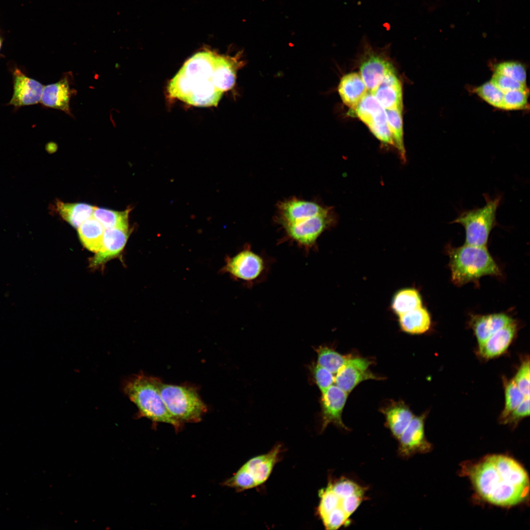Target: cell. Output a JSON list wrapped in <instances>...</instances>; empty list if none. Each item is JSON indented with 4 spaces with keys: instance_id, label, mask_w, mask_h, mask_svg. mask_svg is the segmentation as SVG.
Wrapping results in <instances>:
<instances>
[{
    "instance_id": "cell-1",
    "label": "cell",
    "mask_w": 530,
    "mask_h": 530,
    "mask_svg": "<svg viewBox=\"0 0 530 530\" xmlns=\"http://www.w3.org/2000/svg\"><path fill=\"white\" fill-rule=\"evenodd\" d=\"M241 63L236 57L210 51L198 52L169 81L168 94L194 106H216L224 92L234 86Z\"/></svg>"
},
{
    "instance_id": "cell-2",
    "label": "cell",
    "mask_w": 530,
    "mask_h": 530,
    "mask_svg": "<svg viewBox=\"0 0 530 530\" xmlns=\"http://www.w3.org/2000/svg\"><path fill=\"white\" fill-rule=\"evenodd\" d=\"M469 475L478 494L497 505H516L524 501L529 494L527 472L508 456H487L472 467Z\"/></svg>"
},
{
    "instance_id": "cell-3",
    "label": "cell",
    "mask_w": 530,
    "mask_h": 530,
    "mask_svg": "<svg viewBox=\"0 0 530 530\" xmlns=\"http://www.w3.org/2000/svg\"><path fill=\"white\" fill-rule=\"evenodd\" d=\"M367 489L344 477L328 479L318 491L319 503L317 514L327 530H337L349 526L351 516L364 502Z\"/></svg>"
},
{
    "instance_id": "cell-4",
    "label": "cell",
    "mask_w": 530,
    "mask_h": 530,
    "mask_svg": "<svg viewBox=\"0 0 530 530\" xmlns=\"http://www.w3.org/2000/svg\"><path fill=\"white\" fill-rule=\"evenodd\" d=\"M159 378L145 374L142 371L126 378L122 390L138 408L137 417H145L153 423L170 424L179 429L182 423L168 411L161 397Z\"/></svg>"
},
{
    "instance_id": "cell-5",
    "label": "cell",
    "mask_w": 530,
    "mask_h": 530,
    "mask_svg": "<svg viewBox=\"0 0 530 530\" xmlns=\"http://www.w3.org/2000/svg\"><path fill=\"white\" fill-rule=\"evenodd\" d=\"M451 280L457 286L484 275H499L500 269L486 246L465 244L449 250Z\"/></svg>"
},
{
    "instance_id": "cell-6",
    "label": "cell",
    "mask_w": 530,
    "mask_h": 530,
    "mask_svg": "<svg viewBox=\"0 0 530 530\" xmlns=\"http://www.w3.org/2000/svg\"><path fill=\"white\" fill-rule=\"evenodd\" d=\"M483 196L486 202L483 207L463 211L451 222L464 228L465 244L486 246L490 233L497 225L496 214L502 197L491 198L487 194Z\"/></svg>"
},
{
    "instance_id": "cell-7",
    "label": "cell",
    "mask_w": 530,
    "mask_h": 530,
    "mask_svg": "<svg viewBox=\"0 0 530 530\" xmlns=\"http://www.w3.org/2000/svg\"><path fill=\"white\" fill-rule=\"evenodd\" d=\"M159 391L168 411L182 424L199 422L207 411L196 388L191 385L167 384L161 381Z\"/></svg>"
},
{
    "instance_id": "cell-8",
    "label": "cell",
    "mask_w": 530,
    "mask_h": 530,
    "mask_svg": "<svg viewBox=\"0 0 530 530\" xmlns=\"http://www.w3.org/2000/svg\"><path fill=\"white\" fill-rule=\"evenodd\" d=\"M271 264L270 258L254 251L246 244L240 251L227 259L224 270L252 288L266 279Z\"/></svg>"
},
{
    "instance_id": "cell-9",
    "label": "cell",
    "mask_w": 530,
    "mask_h": 530,
    "mask_svg": "<svg viewBox=\"0 0 530 530\" xmlns=\"http://www.w3.org/2000/svg\"><path fill=\"white\" fill-rule=\"evenodd\" d=\"M330 209L327 212L283 227L284 239L295 243L306 253L317 249V240L334 224Z\"/></svg>"
},
{
    "instance_id": "cell-10",
    "label": "cell",
    "mask_w": 530,
    "mask_h": 530,
    "mask_svg": "<svg viewBox=\"0 0 530 530\" xmlns=\"http://www.w3.org/2000/svg\"><path fill=\"white\" fill-rule=\"evenodd\" d=\"M354 111L382 144L394 145L387 124L385 109L371 93H367Z\"/></svg>"
},
{
    "instance_id": "cell-11",
    "label": "cell",
    "mask_w": 530,
    "mask_h": 530,
    "mask_svg": "<svg viewBox=\"0 0 530 530\" xmlns=\"http://www.w3.org/2000/svg\"><path fill=\"white\" fill-rule=\"evenodd\" d=\"M372 361L368 358L351 354L335 374V385L349 394L364 381L384 379V377L375 374L370 370Z\"/></svg>"
},
{
    "instance_id": "cell-12",
    "label": "cell",
    "mask_w": 530,
    "mask_h": 530,
    "mask_svg": "<svg viewBox=\"0 0 530 530\" xmlns=\"http://www.w3.org/2000/svg\"><path fill=\"white\" fill-rule=\"evenodd\" d=\"M425 414L414 416L411 421L397 439L398 455L407 459L416 453H426L431 449V445L424 434Z\"/></svg>"
},
{
    "instance_id": "cell-13",
    "label": "cell",
    "mask_w": 530,
    "mask_h": 530,
    "mask_svg": "<svg viewBox=\"0 0 530 530\" xmlns=\"http://www.w3.org/2000/svg\"><path fill=\"white\" fill-rule=\"evenodd\" d=\"M348 395L336 385H331L321 393L320 398L321 432L331 424L341 429L349 430L342 420V413Z\"/></svg>"
},
{
    "instance_id": "cell-14",
    "label": "cell",
    "mask_w": 530,
    "mask_h": 530,
    "mask_svg": "<svg viewBox=\"0 0 530 530\" xmlns=\"http://www.w3.org/2000/svg\"><path fill=\"white\" fill-rule=\"evenodd\" d=\"M330 209L313 201L293 197L278 204L277 221L283 227L323 213Z\"/></svg>"
},
{
    "instance_id": "cell-15",
    "label": "cell",
    "mask_w": 530,
    "mask_h": 530,
    "mask_svg": "<svg viewBox=\"0 0 530 530\" xmlns=\"http://www.w3.org/2000/svg\"><path fill=\"white\" fill-rule=\"evenodd\" d=\"M364 40L367 58L360 66V75L368 92L372 93L382 82L385 76L394 70L392 64L381 54L375 52Z\"/></svg>"
},
{
    "instance_id": "cell-16",
    "label": "cell",
    "mask_w": 530,
    "mask_h": 530,
    "mask_svg": "<svg viewBox=\"0 0 530 530\" xmlns=\"http://www.w3.org/2000/svg\"><path fill=\"white\" fill-rule=\"evenodd\" d=\"M13 78L14 91L9 105L20 107L41 101L44 86L40 82L27 77L18 68L14 71Z\"/></svg>"
},
{
    "instance_id": "cell-17",
    "label": "cell",
    "mask_w": 530,
    "mask_h": 530,
    "mask_svg": "<svg viewBox=\"0 0 530 530\" xmlns=\"http://www.w3.org/2000/svg\"><path fill=\"white\" fill-rule=\"evenodd\" d=\"M282 446L277 444L268 452L254 457L240 468L254 481L256 487L264 483L269 477L275 464L279 461Z\"/></svg>"
},
{
    "instance_id": "cell-18",
    "label": "cell",
    "mask_w": 530,
    "mask_h": 530,
    "mask_svg": "<svg viewBox=\"0 0 530 530\" xmlns=\"http://www.w3.org/2000/svg\"><path fill=\"white\" fill-rule=\"evenodd\" d=\"M69 76L66 75L59 81L44 87L40 101L43 106L71 114L70 101L74 90L71 88Z\"/></svg>"
},
{
    "instance_id": "cell-19",
    "label": "cell",
    "mask_w": 530,
    "mask_h": 530,
    "mask_svg": "<svg viewBox=\"0 0 530 530\" xmlns=\"http://www.w3.org/2000/svg\"><path fill=\"white\" fill-rule=\"evenodd\" d=\"M129 237V229H105L103 245L91 262L92 266L100 265L118 255L123 249Z\"/></svg>"
},
{
    "instance_id": "cell-20",
    "label": "cell",
    "mask_w": 530,
    "mask_h": 530,
    "mask_svg": "<svg viewBox=\"0 0 530 530\" xmlns=\"http://www.w3.org/2000/svg\"><path fill=\"white\" fill-rule=\"evenodd\" d=\"M371 94L385 109L403 108L401 83L394 70L385 76Z\"/></svg>"
},
{
    "instance_id": "cell-21",
    "label": "cell",
    "mask_w": 530,
    "mask_h": 530,
    "mask_svg": "<svg viewBox=\"0 0 530 530\" xmlns=\"http://www.w3.org/2000/svg\"><path fill=\"white\" fill-rule=\"evenodd\" d=\"M383 414L385 425L396 440L408 425L414 415L402 400L391 401L380 409Z\"/></svg>"
},
{
    "instance_id": "cell-22",
    "label": "cell",
    "mask_w": 530,
    "mask_h": 530,
    "mask_svg": "<svg viewBox=\"0 0 530 530\" xmlns=\"http://www.w3.org/2000/svg\"><path fill=\"white\" fill-rule=\"evenodd\" d=\"M338 92L343 103L354 111L368 91L360 74L352 72L342 77Z\"/></svg>"
},
{
    "instance_id": "cell-23",
    "label": "cell",
    "mask_w": 530,
    "mask_h": 530,
    "mask_svg": "<svg viewBox=\"0 0 530 530\" xmlns=\"http://www.w3.org/2000/svg\"><path fill=\"white\" fill-rule=\"evenodd\" d=\"M516 330L517 325L514 320L502 328L479 346V355L485 359H491L500 355L509 346Z\"/></svg>"
},
{
    "instance_id": "cell-24",
    "label": "cell",
    "mask_w": 530,
    "mask_h": 530,
    "mask_svg": "<svg viewBox=\"0 0 530 530\" xmlns=\"http://www.w3.org/2000/svg\"><path fill=\"white\" fill-rule=\"evenodd\" d=\"M513 321L514 320L510 317L503 313L474 316L472 319L471 325L478 346L482 345L497 331Z\"/></svg>"
},
{
    "instance_id": "cell-25",
    "label": "cell",
    "mask_w": 530,
    "mask_h": 530,
    "mask_svg": "<svg viewBox=\"0 0 530 530\" xmlns=\"http://www.w3.org/2000/svg\"><path fill=\"white\" fill-rule=\"evenodd\" d=\"M398 321L400 330L411 335L424 333L431 325L430 314L423 306L398 316Z\"/></svg>"
},
{
    "instance_id": "cell-26",
    "label": "cell",
    "mask_w": 530,
    "mask_h": 530,
    "mask_svg": "<svg viewBox=\"0 0 530 530\" xmlns=\"http://www.w3.org/2000/svg\"><path fill=\"white\" fill-rule=\"evenodd\" d=\"M105 230L102 224L93 216L78 228L80 239L84 246L95 253L102 247Z\"/></svg>"
},
{
    "instance_id": "cell-27",
    "label": "cell",
    "mask_w": 530,
    "mask_h": 530,
    "mask_svg": "<svg viewBox=\"0 0 530 530\" xmlns=\"http://www.w3.org/2000/svg\"><path fill=\"white\" fill-rule=\"evenodd\" d=\"M56 207L62 218L76 228L93 216L96 207L85 203H66L58 200Z\"/></svg>"
},
{
    "instance_id": "cell-28",
    "label": "cell",
    "mask_w": 530,
    "mask_h": 530,
    "mask_svg": "<svg viewBox=\"0 0 530 530\" xmlns=\"http://www.w3.org/2000/svg\"><path fill=\"white\" fill-rule=\"evenodd\" d=\"M422 306L419 292L414 288H404L397 291L393 296L391 308L398 317Z\"/></svg>"
},
{
    "instance_id": "cell-29",
    "label": "cell",
    "mask_w": 530,
    "mask_h": 530,
    "mask_svg": "<svg viewBox=\"0 0 530 530\" xmlns=\"http://www.w3.org/2000/svg\"><path fill=\"white\" fill-rule=\"evenodd\" d=\"M387 124L394 145L397 148L401 161L406 160L403 140L402 111L400 109H385Z\"/></svg>"
},
{
    "instance_id": "cell-30",
    "label": "cell",
    "mask_w": 530,
    "mask_h": 530,
    "mask_svg": "<svg viewBox=\"0 0 530 530\" xmlns=\"http://www.w3.org/2000/svg\"><path fill=\"white\" fill-rule=\"evenodd\" d=\"M314 349L318 355L317 364L333 374L337 372L352 354L343 355L327 345H320Z\"/></svg>"
},
{
    "instance_id": "cell-31",
    "label": "cell",
    "mask_w": 530,
    "mask_h": 530,
    "mask_svg": "<svg viewBox=\"0 0 530 530\" xmlns=\"http://www.w3.org/2000/svg\"><path fill=\"white\" fill-rule=\"evenodd\" d=\"M130 209L118 212L95 207L93 216L98 220L105 229L120 228L129 229Z\"/></svg>"
},
{
    "instance_id": "cell-32",
    "label": "cell",
    "mask_w": 530,
    "mask_h": 530,
    "mask_svg": "<svg viewBox=\"0 0 530 530\" xmlns=\"http://www.w3.org/2000/svg\"><path fill=\"white\" fill-rule=\"evenodd\" d=\"M525 397L518 389L513 379L505 384V405L500 416L503 423L509 414L523 400Z\"/></svg>"
},
{
    "instance_id": "cell-33",
    "label": "cell",
    "mask_w": 530,
    "mask_h": 530,
    "mask_svg": "<svg viewBox=\"0 0 530 530\" xmlns=\"http://www.w3.org/2000/svg\"><path fill=\"white\" fill-rule=\"evenodd\" d=\"M476 93L491 106L501 108L504 94L490 81L477 87Z\"/></svg>"
},
{
    "instance_id": "cell-34",
    "label": "cell",
    "mask_w": 530,
    "mask_h": 530,
    "mask_svg": "<svg viewBox=\"0 0 530 530\" xmlns=\"http://www.w3.org/2000/svg\"><path fill=\"white\" fill-rule=\"evenodd\" d=\"M528 90H513L504 93L502 109L516 110L526 108L528 103Z\"/></svg>"
},
{
    "instance_id": "cell-35",
    "label": "cell",
    "mask_w": 530,
    "mask_h": 530,
    "mask_svg": "<svg viewBox=\"0 0 530 530\" xmlns=\"http://www.w3.org/2000/svg\"><path fill=\"white\" fill-rule=\"evenodd\" d=\"M495 73L507 76L526 84V70L524 67L518 62L508 61L499 63L495 68Z\"/></svg>"
},
{
    "instance_id": "cell-36",
    "label": "cell",
    "mask_w": 530,
    "mask_h": 530,
    "mask_svg": "<svg viewBox=\"0 0 530 530\" xmlns=\"http://www.w3.org/2000/svg\"><path fill=\"white\" fill-rule=\"evenodd\" d=\"M310 370L315 383L321 393L335 383L334 374L317 363L311 365Z\"/></svg>"
},
{
    "instance_id": "cell-37",
    "label": "cell",
    "mask_w": 530,
    "mask_h": 530,
    "mask_svg": "<svg viewBox=\"0 0 530 530\" xmlns=\"http://www.w3.org/2000/svg\"><path fill=\"white\" fill-rule=\"evenodd\" d=\"M490 81L504 94L513 90L527 89L526 84L517 81L507 76L495 73Z\"/></svg>"
},
{
    "instance_id": "cell-38",
    "label": "cell",
    "mask_w": 530,
    "mask_h": 530,
    "mask_svg": "<svg viewBox=\"0 0 530 530\" xmlns=\"http://www.w3.org/2000/svg\"><path fill=\"white\" fill-rule=\"evenodd\" d=\"M530 361H523L513 380L525 397H530Z\"/></svg>"
},
{
    "instance_id": "cell-39",
    "label": "cell",
    "mask_w": 530,
    "mask_h": 530,
    "mask_svg": "<svg viewBox=\"0 0 530 530\" xmlns=\"http://www.w3.org/2000/svg\"><path fill=\"white\" fill-rule=\"evenodd\" d=\"M530 415V397H525L521 403L513 411L503 422L504 424L512 423Z\"/></svg>"
},
{
    "instance_id": "cell-40",
    "label": "cell",
    "mask_w": 530,
    "mask_h": 530,
    "mask_svg": "<svg viewBox=\"0 0 530 530\" xmlns=\"http://www.w3.org/2000/svg\"><path fill=\"white\" fill-rule=\"evenodd\" d=\"M1 43H2V42H1V39H0V48H1Z\"/></svg>"
}]
</instances>
